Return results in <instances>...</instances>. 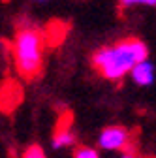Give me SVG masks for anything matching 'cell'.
Instances as JSON below:
<instances>
[{
  "label": "cell",
  "mask_w": 156,
  "mask_h": 158,
  "mask_svg": "<svg viewBox=\"0 0 156 158\" xmlns=\"http://www.w3.org/2000/svg\"><path fill=\"white\" fill-rule=\"evenodd\" d=\"M149 56V49L141 38H122L113 45L98 47L92 56L90 64L102 77L109 81H121V79L141 60Z\"/></svg>",
  "instance_id": "cell-1"
},
{
  "label": "cell",
  "mask_w": 156,
  "mask_h": 158,
  "mask_svg": "<svg viewBox=\"0 0 156 158\" xmlns=\"http://www.w3.org/2000/svg\"><path fill=\"white\" fill-rule=\"evenodd\" d=\"M45 47H47L45 30L34 25L17 27L11 42V55H13L15 70L23 79L32 81L42 73Z\"/></svg>",
  "instance_id": "cell-2"
},
{
  "label": "cell",
  "mask_w": 156,
  "mask_h": 158,
  "mask_svg": "<svg viewBox=\"0 0 156 158\" xmlns=\"http://www.w3.org/2000/svg\"><path fill=\"white\" fill-rule=\"evenodd\" d=\"M98 145L107 151H126L132 152V134L122 126H107L98 137Z\"/></svg>",
  "instance_id": "cell-3"
},
{
  "label": "cell",
  "mask_w": 156,
  "mask_h": 158,
  "mask_svg": "<svg viewBox=\"0 0 156 158\" xmlns=\"http://www.w3.org/2000/svg\"><path fill=\"white\" fill-rule=\"evenodd\" d=\"M70 124H72V115L70 113L62 115V121H60V124L56 126L55 135H53V147L55 149H62V147L75 145V134L72 132Z\"/></svg>",
  "instance_id": "cell-4"
},
{
  "label": "cell",
  "mask_w": 156,
  "mask_h": 158,
  "mask_svg": "<svg viewBox=\"0 0 156 158\" xmlns=\"http://www.w3.org/2000/svg\"><path fill=\"white\" fill-rule=\"evenodd\" d=\"M130 75L133 79V83H138L139 87H149L154 83V64L145 58L130 70Z\"/></svg>",
  "instance_id": "cell-5"
},
{
  "label": "cell",
  "mask_w": 156,
  "mask_h": 158,
  "mask_svg": "<svg viewBox=\"0 0 156 158\" xmlns=\"http://www.w3.org/2000/svg\"><path fill=\"white\" fill-rule=\"evenodd\" d=\"M53 28H45V38H47V45H56V44H60L66 32H68V27L64 23H51Z\"/></svg>",
  "instance_id": "cell-6"
},
{
  "label": "cell",
  "mask_w": 156,
  "mask_h": 158,
  "mask_svg": "<svg viewBox=\"0 0 156 158\" xmlns=\"http://www.w3.org/2000/svg\"><path fill=\"white\" fill-rule=\"evenodd\" d=\"M23 158H47L43 149L40 145H30L25 152H23Z\"/></svg>",
  "instance_id": "cell-7"
},
{
  "label": "cell",
  "mask_w": 156,
  "mask_h": 158,
  "mask_svg": "<svg viewBox=\"0 0 156 158\" xmlns=\"http://www.w3.org/2000/svg\"><path fill=\"white\" fill-rule=\"evenodd\" d=\"M73 158H100V154L96 152L94 149H90V147H79L75 151Z\"/></svg>",
  "instance_id": "cell-8"
},
{
  "label": "cell",
  "mask_w": 156,
  "mask_h": 158,
  "mask_svg": "<svg viewBox=\"0 0 156 158\" xmlns=\"http://www.w3.org/2000/svg\"><path fill=\"white\" fill-rule=\"evenodd\" d=\"M139 0H119V10H126V8H132V6H138Z\"/></svg>",
  "instance_id": "cell-9"
},
{
  "label": "cell",
  "mask_w": 156,
  "mask_h": 158,
  "mask_svg": "<svg viewBox=\"0 0 156 158\" xmlns=\"http://www.w3.org/2000/svg\"><path fill=\"white\" fill-rule=\"evenodd\" d=\"M139 4H143V6H150V8H156V0H139Z\"/></svg>",
  "instance_id": "cell-10"
},
{
  "label": "cell",
  "mask_w": 156,
  "mask_h": 158,
  "mask_svg": "<svg viewBox=\"0 0 156 158\" xmlns=\"http://www.w3.org/2000/svg\"><path fill=\"white\" fill-rule=\"evenodd\" d=\"M122 158H138V156H135V154H133V152H126V154H124V156H122Z\"/></svg>",
  "instance_id": "cell-11"
},
{
  "label": "cell",
  "mask_w": 156,
  "mask_h": 158,
  "mask_svg": "<svg viewBox=\"0 0 156 158\" xmlns=\"http://www.w3.org/2000/svg\"><path fill=\"white\" fill-rule=\"evenodd\" d=\"M36 2H47V0H36Z\"/></svg>",
  "instance_id": "cell-12"
}]
</instances>
